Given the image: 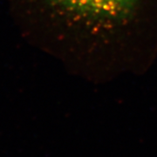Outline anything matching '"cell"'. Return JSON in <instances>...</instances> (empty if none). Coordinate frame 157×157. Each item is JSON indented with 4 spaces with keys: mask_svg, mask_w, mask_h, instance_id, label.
Instances as JSON below:
<instances>
[{
    "mask_svg": "<svg viewBox=\"0 0 157 157\" xmlns=\"http://www.w3.org/2000/svg\"><path fill=\"white\" fill-rule=\"evenodd\" d=\"M40 7L73 21H122L135 10L138 0H34Z\"/></svg>",
    "mask_w": 157,
    "mask_h": 157,
    "instance_id": "1",
    "label": "cell"
}]
</instances>
